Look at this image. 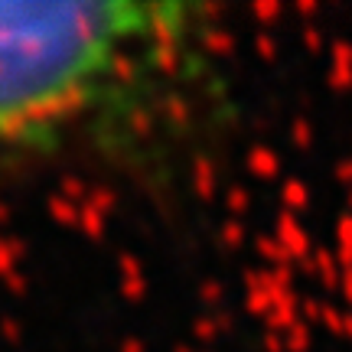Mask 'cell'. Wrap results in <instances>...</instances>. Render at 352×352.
Returning a JSON list of instances; mask_svg holds the SVG:
<instances>
[{
  "instance_id": "6da1fadb",
  "label": "cell",
  "mask_w": 352,
  "mask_h": 352,
  "mask_svg": "<svg viewBox=\"0 0 352 352\" xmlns=\"http://www.w3.org/2000/svg\"><path fill=\"white\" fill-rule=\"evenodd\" d=\"M189 3H0V164L124 118L199 46Z\"/></svg>"
}]
</instances>
